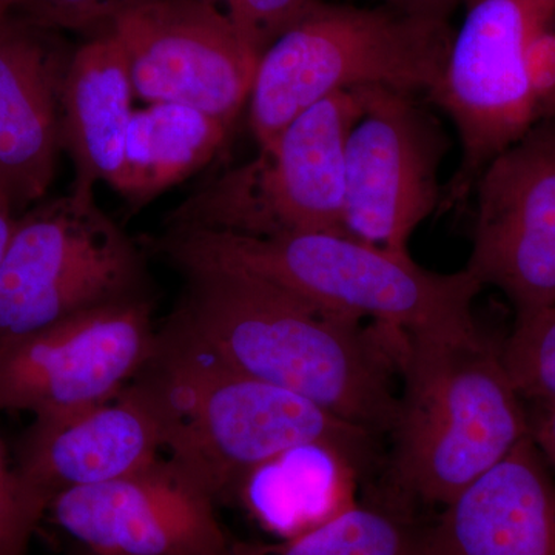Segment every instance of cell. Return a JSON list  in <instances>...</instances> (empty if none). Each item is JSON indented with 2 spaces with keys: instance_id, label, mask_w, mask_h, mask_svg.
<instances>
[{
  "instance_id": "cell-13",
  "label": "cell",
  "mask_w": 555,
  "mask_h": 555,
  "mask_svg": "<svg viewBox=\"0 0 555 555\" xmlns=\"http://www.w3.org/2000/svg\"><path fill=\"white\" fill-rule=\"evenodd\" d=\"M217 500L170 459L107 483L68 489L47 516L93 555H230Z\"/></svg>"
},
{
  "instance_id": "cell-18",
  "label": "cell",
  "mask_w": 555,
  "mask_h": 555,
  "mask_svg": "<svg viewBox=\"0 0 555 555\" xmlns=\"http://www.w3.org/2000/svg\"><path fill=\"white\" fill-rule=\"evenodd\" d=\"M363 474L341 449L299 444L247 474L233 499L269 534L288 542L356 506Z\"/></svg>"
},
{
  "instance_id": "cell-9",
  "label": "cell",
  "mask_w": 555,
  "mask_h": 555,
  "mask_svg": "<svg viewBox=\"0 0 555 555\" xmlns=\"http://www.w3.org/2000/svg\"><path fill=\"white\" fill-rule=\"evenodd\" d=\"M152 312L139 295L0 339V411L51 420L112 400L155 353Z\"/></svg>"
},
{
  "instance_id": "cell-25",
  "label": "cell",
  "mask_w": 555,
  "mask_h": 555,
  "mask_svg": "<svg viewBox=\"0 0 555 555\" xmlns=\"http://www.w3.org/2000/svg\"><path fill=\"white\" fill-rule=\"evenodd\" d=\"M525 78L537 124L555 120V22L537 33L529 43Z\"/></svg>"
},
{
  "instance_id": "cell-3",
  "label": "cell",
  "mask_w": 555,
  "mask_h": 555,
  "mask_svg": "<svg viewBox=\"0 0 555 555\" xmlns=\"http://www.w3.org/2000/svg\"><path fill=\"white\" fill-rule=\"evenodd\" d=\"M398 374L387 499L444 507L529 437L528 409L502 347L485 337H406Z\"/></svg>"
},
{
  "instance_id": "cell-23",
  "label": "cell",
  "mask_w": 555,
  "mask_h": 555,
  "mask_svg": "<svg viewBox=\"0 0 555 555\" xmlns=\"http://www.w3.org/2000/svg\"><path fill=\"white\" fill-rule=\"evenodd\" d=\"M155 0H20L14 11L43 30L108 28L127 11Z\"/></svg>"
},
{
  "instance_id": "cell-10",
  "label": "cell",
  "mask_w": 555,
  "mask_h": 555,
  "mask_svg": "<svg viewBox=\"0 0 555 555\" xmlns=\"http://www.w3.org/2000/svg\"><path fill=\"white\" fill-rule=\"evenodd\" d=\"M347 138L345 232L372 246L409 254L416 228L441 206L440 166L448 139L403 91L367 87Z\"/></svg>"
},
{
  "instance_id": "cell-5",
  "label": "cell",
  "mask_w": 555,
  "mask_h": 555,
  "mask_svg": "<svg viewBox=\"0 0 555 555\" xmlns=\"http://www.w3.org/2000/svg\"><path fill=\"white\" fill-rule=\"evenodd\" d=\"M454 35L440 17L315 0L259 57L248 98L258 144L338 91L383 87L430 96Z\"/></svg>"
},
{
  "instance_id": "cell-11",
  "label": "cell",
  "mask_w": 555,
  "mask_h": 555,
  "mask_svg": "<svg viewBox=\"0 0 555 555\" xmlns=\"http://www.w3.org/2000/svg\"><path fill=\"white\" fill-rule=\"evenodd\" d=\"M466 270L499 288L516 318L555 306V120L532 127L495 156L474 185Z\"/></svg>"
},
{
  "instance_id": "cell-17",
  "label": "cell",
  "mask_w": 555,
  "mask_h": 555,
  "mask_svg": "<svg viewBox=\"0 0 555 555\" xmlns=\"http://www.w3.org/2000/svg\"><path fill=\"white\" fill-rule=\"evenodd\" d=\"M134 91L129 62L112 25L69 56L61 90V144L75 181L118 192Z\"/></svg>"
},
{
  "instance_id": "cell-24",
  "label": "cell",
  "mask_w": 555,
  "mask_h": 555,
  "mask_svg": "<svg viewBox=\"0 0 555 555\" xmlns=\"http://www.w3.org/2000/svg\"><path fill=\"white\" fill-rule=\"evenodd\" d=\"M246 49L259 61L315 0H221Z\"/></svg>"
},
{
  "instance_id": "cell-28",
  "label": "cell",
  "mask_w": 555,
  "mask_h": 555,
  "mask_svg": "<svg viewBox=\"0 0 555 555\" xmlns=\"http://www.w3.org/2000/svg\"><path fill=\"white\" fill-rule=\"evenodd\" d=\"M14 204L9 193L0 185V266L9 248L11 235H13L16 219L13 218Z\"/></svg>"
},
{
  "instance_id": "cell-1",
  "label": "cell",
  "mask_w": 555,
  "mask_h": 555,
  "mask_svg": "<svg viewBox=\"0 0 555 555\" xmlns=\"http://www.w3.org/2000/svg\"><path fill=\"white\" fill-rule=\"evenodd\" d=\"M160 341L308 398L374 436L390 434L404 332L341 315L247 270L189 266Z\"/></svg>"
},
{
  "instance_id": "cell-7",
  "label": "cell",
  "mask_w": 555,
  "mask_h": 555,
  "mask_svg": "<svg viewBox=\"0 0 555 555\" xmlns=\"http://www.w3.org/2000/svg\"><path fill=\"white\" fill-rule=\"evenodd\" d=\"M94 188L73 181L67 195L14 224L0 266V339L145 295L141 251L102 210Z\"/></svg>"
},
{
  "instance_id": "cell-26",
  "label": "cell",
  "mask_w": 555,
  "mask_h": 555,
  "mask_svg": "<svg viewBox=\"0 0 555 555\" xmlns=\"http://www.w3.org/2000/svg\"><path fill=\"white\" fill-rule=\"evenodd\" d=\"M531 403L528 411L529 437L547 465L555 469V398Z\"/></svg>"
},
{
  "instance_id": "cell-2",
  "label": "cell",
  "mask_w": 555,
  "mask_h": 555,
  "mask_svg": "<svg viewBox=\"0 0 555 555\" xmlns=\"http://www.w3.org/2000/svg\"><path fill=\"white\" fill-rule=\"evenodd\" d=\"M145 246L177 269L224 266L247 270L318 308L404 332L408 337L465 339L480 335L473 302L480 283L467 270L436 273L409 254L372 246L346 233L244 236L166 232Z\"/></svg>"
},
{
  "instance_id": "cell-4",
  "label": "cell",
  "mask_w": 555,
  "mask_h": 555,
  "mask_svg": "<svg viewBox=\"0 0 555 555\" xmlns=\"http://www.w3.org/2000/svg\"><path fill=\"white\" fill-rule=\"evenodd\" d=\"M138 377L163 415L164 451L217 503L232 500L251 470L299 444L341 449L364 474L377 459V436L364 427L283 387L160 341L158 335L155 353Z\"/></svg>"
},
{
  "instance_id": "cell-27",
  "label": "cell",
  "mask_w": 555,
  "mask_h": 555,
  "mask_svg": "<svg viewBox=\"0 0 555 555\" xmlns=\"http://www.w3.org/2000/svg\"><path fill=\"white\" fill-rule=\"evenodd\" d=\"M385 2L390 9L404 11V13L448 20L449 14L456 7L466 5L469 0H385Z\"/></svg>"
},
{
  "instance_id": "cell-14",
  "label": "cell",
  "mask_w": 555,
  "mask_h": 555,
  "mask_svg": "<svg viewBox=\"0 0 555 555\" xmlns=\"http://www.w3.org/2000/svg\"><path fill=\"white\" fill-rule=\"evenodd\" d=\"M164 425L144 379L118 396L62 418L35 420L21 444L16 469L50 505L68 489L107 483L160 459Z\"/></svg>"
},
{
  "instance_id": "cell-20",
  "label": "cell",
  "mask_w": 555,
  "mask_h": 555,
  "mask_svg": "<svg viewBox=\"0 0 555 555\" xmlns=\"http://www.w3.org/2000/svg\"><path fill=\"white\" fill-rule=\"evenodd\" d=\"M418 534L411 509L385 495L358 502L283 545L233 542L230 555H415Z\"/></svg>"
},
{
  "instance_id": "cell-15",
  "label": "cell",
  "mask_w": 555,
  "mask_h": 555,
  "mask_svg": "<svg viewBox=\"0 0 555 555\" xmlns=\"http://www.w3.org/2000/svg\"><path fill=\"white\" fill-rule=\"evenodd\" d=\"M415 555H555V481L531 437L420 528Z\"/></svg>"
},
{
  "instance_id": "cell-12",
  "label": "cell",
  "mask_w": 555,
  "mask_h": 555,
  "mask_svg": "<svg viewBox=\"0 0 555 555\" xmlns=\"http://www.w3.org/2000/svg\"><path fill=\"white\" fill-rule=\"evenodd\" d=\"M134 96L189 105L232 127L250 98L258 60L214 0H155L112 24Z\"/></svg>"
},
{
  "instance_id": "cell-30",
  "label": "cell",
  "mask_w": 555,
  "mask_h": 555,
  "mask_svg": "<svg viewBox=\"0 0 555 555\" xmlns=\"http://www.w3.org/2000/svg\"><path fill=\"white\" fill-rule=\"evenodd\" d=\"M72 555H93V554L86 553V551L76 550V547H75V551H73Z\"/></svg>"
},
{
  "instance_id": "cell-21",
  "label": "cell",
  "mask_w": 555,
  "mask_h": 555,
  "mask_svg": "<svg viewBox=\"0 0 555 555\" xmlns=\"http://www.w3.org/2000/svg\"><path fill=\"white\" fill-rule=\"evenodd\" d=\"M507 374L524 400L555 398V306L516 318L502 346Z\"/></svg>"
},
{
  "instance_id": "cell-6",
  "label": "cell",
  "mask_w": 555,
  "mask_h": 555,
  "mask_svg": "<svg viewBox=\"0 0 555 555\" xmlns=\"http://www.w3.org/2000/svg\"><path fill=\"white\" fill-rule=\"evenodd\" d=\"M363 108V89L318 102L259 144L254 159L193 192L170 211L166 230L244 236L346 233V144Z\"/></svg>"
},
{
  "instance_id": "cell-22",
  "label": "cell",
  "mask_w": 555,
  "mask_h": 555,
  "mask_svg": "<svg viewBox=\"0 0 555 555\" xmlns=\"http://www.w3.org/2000/svg\"><path fill=\"white\" fill-rule=\"evenodd\" d=\"M49 505L11 467L0 437V555H27Z\"/></svg>"
},
{
  "instance_id": "cell-29",
  "label": "cell",
  "mask_w": 555,
  "mask_h": 555,
  "mask_svg": "<svg viewBox=\"0 0 555 555\" xmlns=\"http://www.w3.org/2000/svg\"><path fill=\"white\" fill-rule=\"evenodd\" d=\"M20 0H0V21L5 20L16 9Z\"/></svg>"
},
{
  "instance_id": "cell-16",
  "label": "cell",
  "mask_w": 555,
  "mask_h": 555,
  "mask_svg": "<svg viewBox=\"0 0 555 555\" xmlns=\"http://www.w3.org/2000/svg\"><path fill=\"white\" fill-rule=\"evenodd\" d=\"M43 28L0 21V185L14 207L42 198L61 144V90L68 60Z\"/></svg>"
},
{
  "instance_id": "cell-19",
  "label": "cell",
  "mask_w": 555,
  "mask_h": 555,
  "mask_svg": "<svg viewBox=\"0 0 555 555\" xmlns=\"http://www.w3.org/2000/svg\"><path fill=\"white\" fill-rule=\"evenodd\" d=\"M230 127L189 105L153 102L134 109L118 193L139 207L193 177L224 144Z\"/></svg>"
},
{
  "instance_id": "cell-8",
  "label": "cell",
  "mask_w": 555,
  "mask_h": 555,
  "mask_svg": "<svg viewBox=\"0 0 555 555\" xmlns=\"http://www.w3.org/2000/svg\"><path fill=\"white\" fill-rule=\"evenodd\" d=\"M430 100L448 113L462 160L441 207L466 199L485 167L537 126L525 78L529 43L555 22V0H469Z\"/></svg>"
}]
</instances>
